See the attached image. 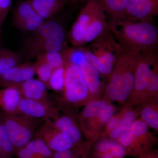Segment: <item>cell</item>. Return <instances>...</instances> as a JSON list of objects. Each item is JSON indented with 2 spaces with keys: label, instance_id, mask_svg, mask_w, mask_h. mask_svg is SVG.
I'll list each match as a JSON object with an SVG mask.
<instances>
[{
  "label": "cell",
  "instance_id": "23",
  "mask_svg": "<svg viewBox=\"0 0 158 158\" xmlns=\"http://www.w3.org/2000/svg\"><path fill=\"white\" fill-rule=\"evenodd\" d=\"M136 115L132 111L124 113L121 118L118 127L110 132V137L112 140H117L126 131L135 120Z\"/></svg>",
  "mask_w": 158,
  "mask_h": 158
},
{
  "label": "cell",
  "instance_id": "37",
  "mask_svg": "<svg viewBox=\"0 0 158 158\" xmlns=\"http://www.w3.org/2000/svg\"><path fill=\"white\" fill-rule=\"evenodd\" d=\"M88 0H69V3H75L81 2H87Z\"/></svg>",
  "mask_w": 158,
  "mask_h": 158
},
{
  "label": "cell",
  "instance_id": "18",
  "mask_svg": "<svg viewBox=\"0 0 158 158\" xmlns=\"http://www.w3.org/2000/svg\"><path fill=\"white\" fill-rule=\"evenodd\" d=\"M51 122L57 129L68 135L75 145L83 144L81 133L72 117L68 116H59L53 120H51Z\"/></svg>",
  "mask_w": 158,
  "mask_h": 158
},
{
  "label": "cell",
  "instance_id": "11",
  "mask_svg": "<svg viewBox=\"0 0 158 158\" xmlns=\"http://www.w3.org/2000/svg\"><path fill=\"white\" fill-rule=\"evenodd\" d=\"M34 138L43 141L53 152L63 151L75 146L69 136L57 129L51 120L44 121L40 125Z\"/></svg>",
  "mask_w": 158,
  "mask_h": 158
},
{
  "label": "cell",
  "instance_id": "6",
  "mask_svg": "<svg viewBox=\"0 0 158 158\" xmlns=\"http://www.w3.org/2000/svg\"><path fill=\"white\" fill-rule=\"evenodd\" d=\"M158 90V54L157 50L140 52L135 74L132 93L154 94Z\"/></svg>",
  "mask_w": 158,
  "mask_h": 158
},
{
  "label": "cell",
  "instance_id": "29",
  "mask_svg": "<svg viewBox=\"0 0 158 158\" xmlns=\"http://www.w3.org/2000/svg\"><path fill=\"white\" fill-rule=\"evenodd\" d=\"M143 121L155 130L158 129V113L156 110L150 107H146L141 111Z\"/></svg>",
  "mask_w": 158,
  "mask_h": 158
},
{
  "label": "cell",
  "instance_id": "34",
  "mask_svg": "<svg viewBox=\"0 0 158 158\" xmlns=\"http://www.w3.org/2000/svg\"><path fill=\"white\" fill-rule=\"evenodd\" d=\"M95 158H115V157L109 152L102 153H94Z\"/></svg>",
  "mask_w": 158,
  "mask_h": 158
},
{
  "label": "cell",
  "instance_id": "24",
  "mask_svg": "<svg viewBox=\"0 0 158 158\" xmlns=\"http://www.w3.org/2000/svg\"><path fill=\"white\" fill-rule=\"evenodd\" d=\"M65 65L53 71L47 87L56 92L64 90Z\"/></svg>",
  "mask_w": 158,
  "mask_h": 158
},
{
  "label": "cell",
  "instance_id": "8",
  "mask_svg": "<svg viewBox=\"0 0 158 158\" xmlns=\"http://www.w3.org/2000/svg\"><path fill=\"white\" fill-rule=\"evenodd\" d=\"M64 99L71 104H78L88 97V86L78 65L65 64Z\"/></svg>",
  "mask_w": 158,
  "mask_h": 158
},
{
  "label": "cell",
  "instance_id": "39",
  "mask_svg": "<svg viewBox=\"0 0 158 158\" xmlns=\"http://www.w3.org/2000/svg\"><path fill=\"white\" fill-rule=\"evenodd\" d=\"M67 1H68V2H69V0H67Z\"/></svg>",
  "mask_w": 158,
  "mask_h": 158
},
{
  "label": "cell",
  "instance_id": "16",
  "mask_svg": "<svg viewBox=\"0 0 158 158\" xmlns=\"http://www.w3.org/2000/svg\"><path fill=\"white\" fill-rule=\"evenodd\" d=\"M43 19H52L68 4L67 0H27Z\"/></svg>",
  "mask_w": 158,
  "mask_h": 158
},
{
  "label": "cell",
  "instance_id": "30",
  "mask_svg": "<svg viewBox=\"0 0 158 158\" xmlns=\"http://www.w3.org/2000/svg\"><path fill=\"white\" fill-rule=\"evenodd\" d=\"M114 110V107L112 105H106L101 110L96 117L101 123L106 124L113 117Z\"/></svg>",
  "mask_w": 158,
  "mask_h": 158
},
{
  "label": "cell",
  "instance_id": "3",
  "mask_svg": "<svg viewBox=\"0 0 158 158\" xmlns=\"http://www.w3.org/2000/svg\"><path fill=\"white\" fill-rule=\"evenodd\" d=\"M123 51L108 77L106 93L113 100L124 102L132 93L136 65L140 51L129 48Z\"/></svg>",
  "mask_w": 158,
  "mask_h": 158
},
{
  "label": "cell",
  "instance_id": "7",
  "mask_svg": "<svg viewBox=\"0 0 158 158\" xmlns=\"http://www.w3.org/2000/svg\"><path fill=\"white\" fill-rule=\"evenodd\" d=\"M0 118L5 125L15 150L25 147L35 137L44 122L22 114H10L0 111Z\"/></svg>",
  "mask_w": 158,
  "mask_h": 158
},
{
  "label": "cell",
  "instance_id": "35",
  "mask_svg": "<svg viewBox=\"0 0 158 158\" xmlns=\"http://www.w3.org/2000/svg\"><path fill=\"white\" fill-rule=\"evenodd\" d=\"M139 158H158L156 152H149L143 155Z\"/></svg>",
  "mask_w": 158,
  "mask_h": 158
},
{
  "label": "cell",
  "instance_id": "33",
  "mask_svg": "<svg viewBox=\"0 0 158 158\" xmlns=\"http://www.w3.org/2000/svg\"><path fill=\"white\" fill-rule=\"evenodd\" d=\"M121 118L118 116H113L107 123V128L110 132L118 127Z\"/></svg>",
  "mask_w": 158,
  "mask_h": 158
},
{
  "label": "cell",
  "instance_id": "25",
  "mask_svg": "<svg viewBox=\"0 0 158 158\" xmlns=\"http://www.w3.org/2000/svg\"><path fill=\"white\" fill-rule=\"evenodd\" d=\"M63 52L43 54L37 57L36 59L38 61H43L47 63L54 70L66 64Z\"/></svg>",
  "mask_w": 158,
  "mask_h": 158
},
{
  "label": "cell",
  "instance_id": "12",
  "mask_svg": "<svg viewBox=\"0 0 158 158\" xmlns=\"http://www.w3.org/2000/svg\"><path fill=\"white\" fill-rule=\"evenodd\" d=\"M19 114L46 120H53L59 117V112L50 100H36L22 98L19 104Z\"/></svg>",
  "mask_w": 158,
  "mask_h": 158
},
{
  "label": "cell",
  "instance_id": "22",
  "mask_svg": "<svg viewBox=\"0 0 158 158\" xmlns=\"http://www.w3.org/2000/svg\"><path fill=\"white\" fill-rule=\"evenodd\" d=\"M26 147L31 151L35 158H53V152L39 138H34Z\"/></svg>",
  "mask_w": 158,
  "mask_h": 158
},
{
  "label": "cell",
  "instance_id": "36",
  "mask_svg": "<svg viewBox=\"0 0 158 158\" xmlns=\"http://www.w3.org/2000/svg\"><path fill=\"white\" fill-rule=\"evenodd\" d=\"M0 158H9L0 143Z\"/></svg>",
  "mask_w": 158,
  "mask_h": 158
},
{
  "label": "cell",
  "instance_id": "13",
  "mask_svg": "<svg viewBox=\"0 0 158 158\" xmlns=\"http://www.w3.org/2000/svg\"><path fill=\"white\" fill-rule=\"evenodd\" d=\"M125 19L133 22H152L158 15V0H127Z\"/></svg>",
  "mask_w": 158,
  "mask_h": 158
},
{
  "label": "cell",
  "instance_id": "21",
  "mask_svg": "<svg viewBox=\"0 0 158 158\" xmlns=\"http://www.w3.org/2000/svg\"><path fill=\"white\" fill-rule=\"evenodd\" d=\"M20 53L8 48H0V75L9 69L22 63Z\"/></svg>",
  "mask_w": 158,
  "mask_h": 158
},
{
  "label": "cell",
  "instance_id": "2",
  "mask_svg": "<svg viewBox=\"0 0 158 158\" xmlns=\"http://www.w3.org/2000/svg\"><path fill=\"white\" fill-rule=\"evenodd\" d=\"M107 16L94 0L86 2L72 26L71 42L80 48L92 42L110 30Z\"/></svg>",
  "mask_w": 158,
  "mask_h": 158
},
{
  "label": "cell",
  "instance_id": "32",
  "mask_svg": "<svg viewBox=\"0 0 158 158\" xmlns=\"http://www.w3.org/2000/svg\"><path fill=\"white\" fill-rule=\"evenodd\" d=\"M15 156L16 158H35L32 152L26 146L17 150Z\"/></svg>",
  "mask_w": 158,
  "mask_h": 158
},
{
  "label": "cell",
  "instance_id": "15",
  "mask_svg": "<svg viewBox=\"0 0 158 158\" xmlns=\"http://www.w3.org/2000/svg\"><path fill=\"white\" fill-rule=\"evenodd\" d=\"M15 88L23 98L40 101L51 100L46 85L38 79H30Z\"/></svg>",
  "mask_w": 158,
  "mask_h": 158
},
{
  "label": "cell",
  "instance_id": "9",
  "mask_svg": "<svg viewBox=\"0 0 158 158\" xmlns=\"http://www.w3.org/2000/svg\"><path fill=\"white\" fill-rule=\"evenodd\" d=\"M148 131V126L144 121L135 120L117 141L125 148L127 154L139 158L150 152L151 143L142 138Z\"/></svg>",
  "mask_w": 158,
  "mask_h": 158
},
{
  "label": "cell",
  "instance_id": "10",
  "mask_svg": "<svg viewBox=\"0 0 158 158\" xmlns=\"http://www.w3.org/2000/svg\"><path fill=\"white\" fill-rule=\"evenodd\" d=\"M44 21L27 0L19 1L12 11L13 25L23 33L30 34L33 32Z\"/></svg>",
  "mask_w": 158,
  "mask_h": 158
},
{
  "label": "cell",
  "instance_id": "27",
  "mask_svg": "<svg viewBox=\"0 0 158 158\" xmlns=\"http://www.w3.org/2000/svg\"><path fill=\"white\" fill-rule=\"evenodd\" d=\"M106 105V102L102 100L90 102L83 109L82 112V117L85 118L96 117L101 110Z\"/></svg>",
  "mask_w": 158,
  "mask_h": 158
},
{
  "label": "cell",
  "instance_id": "28",
  "mask_svg": "<svg viewBox=\"0 0 158 158\" xmlns=\"http://www.w3.org/2000/svg\"><path fill=\"white\" fill-rule=\"evenodd\" d=\"M35 62V73L38 77V80L44 83L46 86L52 73L53 69L50 65L44 62L37 60Z\"/></svg>",
  "mask_w": 158,
  "mask_h": 158
},
{
  "label": "cell",
  "instance_id": "31",
  "mask_svg": "<svg viewBox=\"0 0 158 158\" xmlns=\"http://www.w3.org/2000/svg\"><path fill=\"white\" fill-rule=\"evenodd\" d=\"M12 0H0V31L12 8Z\"/></svg>",
  "mask_w": 158,
  "mask_h": 158
},
{
  "label": "cell",
  "instance_id": "17",
  "mask_svg": "<svg viewBox=\"0 0 158 158\" xmlns=\"http://www.w3.org/2000/svg\"><path fill=\"white\" fill-rule=\"evenodd\" d=\"M22 97L15 87L0 88V108L4 113L19 114V104Z\"/></svg>",
  "mask_w": 158,
  "mask_h": 158
},
{
  "label": "cell",
  "instance_id": "4",
  "mask_svg": "<svg viewBox=\"0 0 158 158\" xmlns=\"http://www.w3.org/2000/svg\"><path fill=\"white\" fill-rule=\"evenodd\" d=\"M65 29L60 23L52 19L44 20L25 40L24 47L27 58L65 50Z\"/></svg>",
  "mask_w": 158,
  "mask_h": 158
},
{
  "label": "cell",
  "instance_id": "38",
  "mask_svg": "<svg viewBox=\"0 0 158 158\" xmlns=\"http://www.w3.org/2000/svg\"><path fill=\"white\" fill-rule=\"evenodd\" d=\"M81 158H89V156H87L84 157H82Z\"/></svg>",
  "mask_w": 158,
  "mask_h": 158
},
{
  "label": "cell",
  "instance_id": "20",
  "mask_svg": "<svg viewBox=\"0 0 158 158\" xmlns=\"http://www.w3.org/2000/svg\"><path fill=\"white\" fill-rule=\"evenodd\" d=\"M111 20L125 19L127 0H94Z\"/></svg>",
  "mask_w": 158,
  "mask_h": 158
},
{
  "label": "cell",
  "instance_id": "1",
  "mask_svg": "<svg viewBox=\"0 0 158 158\" xmlns=\"http://www.w3.org/2000/svg\"><path fill=\"white\" fill-rule=\"evenodd\" d=\"M110 31L123 48L141 52L157 50V28L149 22H133L127 20H110Z\"/></svg>",
  "mask_w": 158,
  "mask_h": 158
},
{
  "label": "cell",
  "instance_id": "5",
  "mask_svg": "<svg viewBox=\"0 0 158 158\" xmlns=\"http://www.w3.org/2000/svg\"><path fill=\"white\" fill-rule=\"evenodd\" d=\"M78 48L87 61L108 78L123 50L110 29L92 42Z\"/></svg>",
  "mask_w": 158,
  "mask_h": 158
},
{
  "label": "cell",
  "instance_id": "26",
  "mask_svg": "<svg viewBox=\"0 0 158 158\" xmlns=\"http://www.w3.org/2000/svg\"><path fill=\"white\" fill-rule=\"evenodd\" d=\"M0 143L9 158H13L15 156L16 150L6 126L0 118Z\"/></svg>",
  "mask_w": 158,
  "mask_h": 158
},
{
  "label": "cell",
  "instance_id": "14",
  "mask_svg": "<svg viewBox=\"0 0 158 158\" xmlns=\"http://www.w3.org/2000/svg\"><path fill=\"white\" fill-rule=\"evenodd\" d=\"M35 71V62H26L16 65L0 75V88L15 87L33 78Z\"/></svg>",
  "mask_w": 158,
  "mask_h": 158
},
{
  "label": "cell",
  "instance_id": "19",
  "mask_svg": "<svg viewBox=\"0 0 158 158\" xmlns=\"http://www.w3.org/2000/svg\"><path fill=\"white\" fill-rule=\"evenodd\" d=\"M88 85L89 93L95 94L98 93L102 87V75L96 68L86 59L79 65Z\"/></svg>",
  "mask_w": 158,
  "mask_h": 158
}]
</instances>
